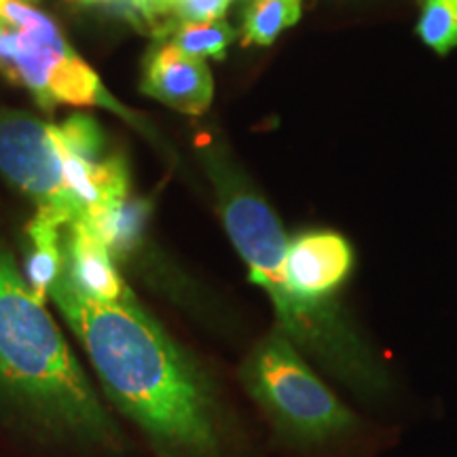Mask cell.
<instances>
[{
    "mask_svg": "<svg viewBox=\"0 0 457 457\" xmlns=\"http://www.w3.org/2000/svg\"><path fill=\"white\" fill-rule=\"evenodd\" d=\"M62 145L77 157L87 162H102L106 159V140L100 123L91 114L74 112L64 123L55 125Z\"/></svg>",
    "mask_w": 457,
    "mask_h": 457,
    "instance_id": "obj_13",
    "label": "cell"
},
{
    "mask_svg": "<svg viewBox=\"0 0 457 457\" xmlns=\"http://www.w3.org/2000/svg\"><path fill=\"white\" fill-rule=\"evenodd\" d=\"M62 227L34 214L26 225V282L38 301L47 303L49 288L66 267V248Z\"/></svg>",
    "mask_w": 457,
    "mask_h": 457,
    "instance_id": "obj_8",
    "label": "cell"
},
{
    "mask_svg": "<svg viewBox=\"0 0 457 457\" xmlns=\"http://www.w3.org/2000/svg\"><path fill=\"white\" fill-rule=\"evenodd\" d=\"M0 174L37 205V214L66 227L83 208L68 188L55 125L30 112L0 108Z\"/></svg>",
    "mask_w": 457,
    "mask_h": 457,
    "instance_id": "obj_5",
    "label": "cell"
},
{
    "mask_svg": "<svg viewBox=\"0 0 457 457\" xmlns=\"http://www.w3.org/2000/svg\"><path fill=\"white\" fill-rule=\"evenodd\" d=\"M219 212L237 254L248 267V279L267 295L276 327L288 320L290 303L284 282V256L288 237L273 208L239 171L219 155L205 157Z\"/></svg>",
    "mask_w": 457,
    "mask_h": 457,
    "instance_id": "obj_4",
    "label": "cell"
},
{
    "mask_svg": "<svg viewBox=\"0 0 457 457\" xmlns=\"http://www.w3.org/2000/svg\"><path fill=\"white\" fill-rule=\"evenodd\" d=\"M140 91L174 111L199 117L212 104L214 79L204 60L159 41L145 57Z\"/></svg>",
    "mask_w": 457,
    "mask_h": 457,
    "instance_id": "obj_6",
    "label": "cell"
},
{
    "mask_svg": "<svg viewBox=\"0 0 457 457\" xmlns=\"http://www.w3.org/2000/svg\"><path fill=\"white\" fill-rule=\"evenodd\" d=\"M128 11L134 15V21H145L155 34L170 17V7L174 0H121Z\"/></svg>",
    "mask_w": 457,
    "mask_h": 457,
    "instance_id": "obj_16",
    "label": "cell"
},
{
    "mask_svg": "<svg viewBox=\"0 0 457 457\" xmlns=\"http://www.w3.org/2000/svg\"><path fill=\"white\" fill-rule=\"evenodd\" d=\"M64 3H85V0H64Z\"/></svg>",
    "mask_w": 457,
    "mask_h": 457,
    "instance_id": "obj_18",
    "label": "cell"
},
{
    "mask_svg": "<svg viewBox=\"0 0 457 457\" xmlns=\"http://www.w3.org/2000/svg\"><path fill=\"white\" fill-rule=\"evenodd\" d=\"M301 20V0H253L244 13L242 45L270 47L286 28Z\"/></svg>",
    "mask_w": 457,
    "mask_h": 457,
    "instance_id": "obj_11",
    "label": "cell"
},
{
    "mask_svg": "<svg viewBox=\"0 0 457 457\" xmlns=\"http://www.w3.org/2000/svg\"><path fill=\"white\" fill-rule=\"evenodd\" d=\"M233 0H174L170 17L163 26L182 24V21H214L222 20ZM162 26V28H163ZM159 28V30H162Z\"/></svg>",
    "mask_w": 457,
    "mask_h": 457,
    "instance_id": "obj_15",
    "label": "cell"
},
{
    "mask_svg": "<svg viewBox=\"0 0 457 457\" xmlns=\"http://www.w3.org/2000/svg\"><path fill=\"white\" fill-rule=\"evenodd\" d=\"M91 3H104V0H85V4H91Z\"/></svg>",
    "mask_w": 457,
    "mask_h": 457,
    "instance_id": "obj_17",
    "label": "cell"
},
{
    "mask_svg": "<svg viewBox=\"0 0 457 457\" xmlns=\"http://www.w3.org/2000/svg\"><path fill=\"white\" fill-rule=\"evenodd\" d=\"M49 299L83 345L108 403L168 457H228L233 424L216 379L140 305L102 303L64 271Z\"/></svg>",
    "mask_w": 457,
    "mask_h": 457,
    "instance_id": "obj_1",
    "label": "cell"
},
{
    "mask_svg": "<svg viewBox=\"0 0 457 457\" xmlns=\"http://www.w3.org/2000/svg\"><path fill=\"white\" fill-rule=\"evenodd\" d=\"M417 34L436 54L457 47V0H420Z\"/></svg>",
    "mask_w": 457,
    "mask_h": 457,
    "instance_id": "obj_12",
    "label": "cell"
},
{
    "mask_svg": "<svg viewBox=\"0 0 457 457\" xmlns=\"http://www.w3.org/2000/svg\"><path fill=\"white\" fill-rule=\"evenodd\" d=\"M155 38L174 45L176 49L199 60H205V57L222 60L228 45L236 41V30L225 20L182 21V24L163 26L155 32Z\"/></svg>",
    "mask_w": 457,
    "mask_h": 457,
    "instance_id": "obj_10",
    "label": "cell"
},
{
    "mask_svg": "<svg viewBox=\"0 0 457 457\" xmlns=\"http://www.w3.org/2000/svg\"><path fill=\"white\" fill-rule=\"evenodd\" d=\"M66 248V273L83 295L102 303L129 299L131 290L125 284L108 245L87 222L74 220Z\"/></svg>",
    "mask_w": 457,
    "mask_h": 457,
    "instance_id": "obj_7",
    "label": "cell"
},
{
    "mask_svg": "<svg viewBox=\"0 0 457 457\" xmlns=\"http://www.w3.org/2000/svg\"><path fill=\"white\" fill-rule=\"evenodd\" d=\"M239 381L279 441L303 455H350L367 441V424L278 327L244 358Z\"/></svg>",
    "mask_w": 457,
    "mask_h": 457,
    "instance_id": "obj_3",
    "label": "cell"
},
{
    "mask_svg": "<svg viewBox=\"0 0 457 457\" xmlns=\"http://www.w3.org/2000/svg\"><path fill=\"white\" fill-rule=\"evenodd\" d=\"M151 216V202L148 199L128 197L117 208L108 210L106 214L96 219H77L87 222L98 236L104 239L114 259L134 253L136 245L145 237V228Z\"/></svg>",
    "mask_w": 457,
    "mask_h": 457,
    "instance_id": "obj_9",
    "label": "cell"
},
{
    "mask_svg": "<svg viewBox=\"0 0 457 457\" xmlns=\"http://www.w3.org/2000/svg\"><path fill=\"white\" fill-rule=\"evenodd\" d=\"M0 24L38 38H55L62 30L32 0H0Z\"/></svg>",
    "mask_w": 457,
    "mask_h": 457,
    "instance_id": "obj_14",
    "label": "cell"
},
{
    "mask_svg": "<svg viewBox=\"0 0 457 457\" xmlns=\"http://www.w3.org/2000/svg\"><path fill=\"white\" fill-rule=\"evenodd\" d=\"M0 428L83 451L123 449L114 415L15 256L0 244Z\"/></svg>",
    "mask_w": 457,
    "mask_h": 457,
    "instance_id": "obj_2",
    "label": "cell"
}]
</instances>
